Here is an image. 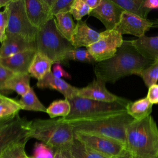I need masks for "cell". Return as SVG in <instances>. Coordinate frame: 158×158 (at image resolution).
<instances>
[{
    "mask_svg": "<svg viewBox=\"0 0 158 158\" xmlns=\"http://www.w3.org/2000/svg\"><path fill=\"white\" fill-rule=\"evenodd\" d=\"M153 62L143 57L133 46L131 40H123L113 57L96 62L94 72L96 78L106 83H115L123 77L135 75Z\"/></svg>",
    "mask_w": 158,
    "mask_h": 158,
    "instance_id": "obj_1",
    "label": "cell"
},
{
    "mask_svg": "<svg viewBox=\"0 0 158 158\" xmlns=\"http://www.w3.org/2000/svg\"><path fill=\"white\" fill-rule=\"evenodd\" d=\"M125 146L137 158H154L158 154V127L151 115L134 120L127 127Z\"/></svg>",
    "mask_w": 158,
    "mask_h": 158,
    "instance_id": "obj_2",
    "label": "cell"
},
{
    "mask_svg": "<svg viewBox=\"0 0 158 158\" xmlns=\"http://www.w3.org/2000/svg\"><path fill=\"white\" fill-rule=\"evenodd\" d=\"M133 120L127 111H124L98 117L66 122L72 125L74 132L102 136L125 144L127 128Z\"/></svg>",
    "mask_w": 158,
    "mask_h": 158,
    "instance_id": "obj_3",
    "label": "cell"
},
{
    "mask_svg": "<svg viewBox=\"0 0 158 158\" xmlns=\"http://www.w3.org/2000/svg\"><path fill=\"white\" fill-rule=\"evenodd\" d=\"M30 137L40 140L54 149L67 147L75 139L72 125L61 118L31 121Z\"/></svg>",
    "mask_w": 158,
    "mask_h": 158,
    "instance_id": "obj_4",
    "label": "cell"
},
{
    "mask_svg": "<svg viewBox=\"0 0 158 158\" xmlns=\"http://www.w3.org/2000/svg\"><path fill=\"white\" fill-rule=\"evenodd\" d=\"M35 44L37 52L46 56L53 64L65 62L68 52L75 49L57 30L54 17L39 29Z\"/></svg>",
    "mask_w": 158,
    "mask_h": 158,
    "instance_id": "obj_5",
    "label": "cell"
},
{
    "mask_svg": "<svg viewBox=\"0 0 158 158\" xmlns=\"http://www.w3.org/2000/svg\"><path fill=\"white\" fill-rule=\"evenodd\" d=\"M69 101L71 106L70 112L67 116L60 118L64 121L94 118L124 112L130 101L124 99L121 101L107 102L78 96Z\"/></svg>",
    "mask_w": 158,
    "mask_h": 158,
    "instance_id": "obj_6",
    "label": "cell"
},
{
    "mask_svg": "<svg viewBox=\"0 0 158 158\" xmlns=\"http://www.w3.org/2000/svg\"><path fill=\"white\" fill-rule=\"evenodd\" d=\"M8 6L9 17L6 33L19 35L29 41H35L39 29L30 22L26 13L24 0H10Z\"/></svg>",
    "mask_w": 158,
    "mask_h": 158,
    "instance_id": "obj_7",
    "label": "cell"
},
{
    "mask_svg": "<svg viewBox=\"0 0 158 158\" xmlns=\"http://www.w3.org/2000/svg\"><path fill=\"white\" fill-rule=\"evenodd\" d=\"M123 42L122 35L115 30H106L100 33L98 40L86 48L96 62L113 57Z\"/></svg>",
    "mask_w": 158,
    "mask_h": 158,
    "instance_id": "obj_8",
    "label": "cell"
},
{
    "mask_svg": "<svg viewBox=\"0 0 158 158\" xmlns=\"http://www.w3.org/2000/svg\"><path fill=\"white\" fill-rule=\"evenodd\" d=\"M30 123L18 114L0 127V156L10 145L30 138Z\"/></svg>",
    "mask_w": 158,
    "mask_h": 158,
    "instance_id": "obj_9",
    "label": "cell"
},
{
    "mask_svg": "<svg viewBox=\"0 0 158 158\" xmlns=\"http://www.w3.org/2000/svg\"><path fill=\"white\" fill-rule=\"evenodd\" d=\"M75 138L101 154L114 158L125 149L123 143L109 138L80 132H74Z\"/></svg>",
    "mask_w": 158,
    "mask_h": 158,
    "instance_id": "obj_10",
    "label": "cell"
},
{
    "mask_svg": "<svg viewBox=\"0 0 158 158\" xmlns=\"http://www.w3.org/2000/svg\"><path fill=\"white\" fill-rule=\"evenodd\" d=\"M152 26V20L144 19L134 14L123 11L120 21L114 28L122 35H131L138 38L145 35Z\"/></svg>",
    "mask_w": 158,
    "mask_h": 158,
    "instance_id": "obj_11",
    "label": "cell"
},
{
    "mask_svg": "<svg viewBox=\"0 0 158 158\" xmlns=\"http://www.w3.org/2000/svg\"><path fill=\"white\" fill-rule=\"evenodd\" d=\"M123 10L112 0H101L100 4L89 15L99 20L106 30H113L120 21Z\"/></svg>",
    "mask_w": 158,
    "mask_h": 158,
    "instance_id": "obj_12",
    "label": "cell"
},
{
    "mask_svg": "<svg viewBox=\"0 0 158 158\" xmlns=\"http://www.w3.org/2000/svg\"><path fill=\"white\" fill-rule=\"evenodd\" d=\"M106 84L105 82L95 78L87 86L78 88L77 96L82 98L107 102L121 101L125 99L109 91Z\"/></svg>",
    "mask_w": 158,
    "mask_h": 158,
    "instance_id": "obj_13",
    "label": "cell"
},
{
    "mask_svg": "<svg viewBox=\"0 0 158 158\" xmlns=\"http://www.w3.org/2000/svg\"><path fill=\"white\" fill-rule=\"evenodd\" d=\"M24 3L30 22L38 29L54 17L47 0H24Z\"/></svg>",
    "mask_w": 158,
    "mask_h": 158,
    "instance_id": "obj_14",
    "label": "cell"
},
{
    "mask_svg": "<svg viewBox=\"0 0 158 158\" xmlns=\"http://www.w3.org/2000/svg\"><path fill=\"white\" fill-rule=\"evenodd\" d=\"M36 52V49L26 50L10 57L0 58V64L14 73H27Z\"/></svg>",
    "mask_w": 158,
    "mask_h": 158,
    "instance_id": "obj_15",
    "label": "cell"
},
{
    "mask_svg": "<svg viewBox=\"0 0 158 158\" xmlns=\"http://www.w3.org/2000/svg\"><path fill=\"white\" fill-rule=\"evenodd\" d=\"M28 49H36L35 41H29L19 35L6 33L0 47V58L10 57Z\"/></svg>",
    "mask_w": 158,
    "mask_h": 158,
    "instance_id": "obj_16",
    "label": "cell"
},
{
    "mask_svg": "<svg viewBox=\"0 0 158 158\" xmlns=\"http://www.w3.org/2000/svg\"><path fill=\"white\" fill-rule=\"evenodd\" d=\"M99 36L100 33L91 28L86 21L81 20L77 21L70 42L75 48H87L96 42Z\"/></svg>",
    "mask_w": 158,
    "mask_h": 158,
    "instance_id": "obj_17",
    "label": "cell"
},
{
    "mask_svg": "<svg viewBox=\"0 0 158 158\" xmlns=\"http://www.w3.org/2000/svg\"><path fill=\"white\" fill-rule=\"evenodd\" d=\"M36 86L41 89L49 88L56 90L62 93L65 99L71 100L77 96L78 88H76L62 78L54 76L52 72L47 74L43 79L36 83Z\"/></svg>",
    "mask_w": 158,
    "mask_h": 158,
    "instance_id": "obj_18",
    "label": "cell"
},
{
    "mask_svg": "<svg viewBox=\"0 0 158 158\" xmlns=\"http://www.w3.org/2000/svg\"><path fill=\"white\" fill-rule=\"evenodd\" d=\"M132 44L145 58L154 61L158 59V36H143L131 40Z\"/></svg>",
    "mask_w": 158,
    "mask_h": 158,
    "instance_id": "obj_19",
    "label": "cell"
},
{
    "mask_svg": "<svg viewBox=\"0 0 158 158\" xmlns=\"http://www.w3.org/2000/svg\"><path fill=\"white\" fill-rule=\"evenodd\" d=\"M53 63L42 53L37 52L28 69L30 75L38 81L43 79L47 74L51 72Z\"/></svg>",
    "mask_w": 158,
    "mask_h": 158,
    "instance_id": "obj_20",
    "label": "cell"
},
{
    "mask_svg": "<svg viewBox=\"0 0 158 158\" xmlns=\"http://www.w3.org/2000/svg\"><path fill=\"white\" fill-rule=\"evenodd\" d=\"M152 110V104L146 97L130 101L126 107V111L134 120H140L151 115Z\"/></svg>",
    "mask_w": 158,
    "mask_h": 158,
    "instance_id": "obj_21",
    "label": "cell"
},
{
    "mask_svg": "<svg viewBox=\"0 0 158 158\" xmlns=\"http://www.w3.org/2000/svg\"><path fill=\"white\" fill-rule=\"evenodd\" d=\"M54 17L56 26L60 34L67 40L70 41L75 30L76 23L69 12L56 14Z\"/></svg>",
    "mask_w": 158,
    "mask_h": 158,
    "instance_id": "obj_22",
    "label": "cell"
},
{
    "mask_svg": "<svg viewBox=\"0 0 158 158\" xmlns=\"http://www.w3.org/2000/svg\"><path fill=\"white\" fill-rule=\"evenodd\" d=\"M123 11L134 14L144 19H147L150 11L144 6V0H112Z\"/></svg>",
    "mask_w": 158,
    "mask_h": 158,
    "instance_id": "obj_23",
    "label": "cell"
},
{
    "mask_svg": "<svg viewBox=\"0 0 158 158\" xmlns=\"http://www.w3.org/2000/svg\"><path fill=\"white\" fill-rule=\"evenodd\" d=\"M31 76L27 73H15L6 83L7 91L12 90L22 96L31 88L30 80Z\"/></svg>",
    "mask_w": 158,
    "mask_h": 158,
    "instance_id": "obj_24",
    "label": "cell"
},
{
    "mask_svg": "<svg viewBox=\"0 0 158 158\" xmlns=\"http://www.w3.org/2000/svg\"><path fill=\"white\" fill-rule=\"evenodd\" d=\"M67 148L73 158H108L86 146L75 138Z\"/></svg>",
    "mask_w": 158,
    "mask_h": 158,
    "instance_id": "obj_25",
    "label": "cell"
},
{
    "mask_svg": "<svg viewBox=\"0 0 158 158\" xmlns=\"http://www.w3.org/2000/svg\"><path fill=\"white\" fill-rule=\"evenodd\" d=\"M19 102L23 110L44 112L46 111V107L38 99L31 87L26 94L21 96Z\"/></svg>",
    "mask_w": 158,
    "mask_h": 158,
    "instance_id": "obj_26",
    "label": "cell"
},
{
    "mask_svg": "<svg viewBox=\"0 0 158 158\" xmlns=\"http://www.w3.org/2000/svg\"><path fill=\"white\" fill-rule=\"evenodd\" d=\"M70 109L71 106L68 99H59L51 102L46 108V112L51 118L59 116L65 117L69 114Z\"/></svg>",
    "mask_w": 158,
    "mask_h": 158,
    "instance_id": "obj_27",
    "label": "cell"
},
{
    "mask_svg": "<svg viewBox=\"0 0 158 158\" xmlns=\"http://www.w3.org/2000/svg\"><path fill=\"white\" fill-rule=\"evenodd\" d=\"M135 75L142 78L148 88L157 84L158 81V59L155 60L149 66L139 71Z\"/></svg>",
    "mask_w": 158,
    "mask_h": 158,
    "instance_id": "obj_28",
    "label": "cell"
},
{
    "mask_svg": "<svg viewBox=\"0 0 158 158\" xmlns=\"http://www.w3.org/2000/svg\"><path fill=\"white\" fill-rule=\"evenodd\" d=\"M19 101L10 98L0 104V118H12L19 114L21 110Z\"/></svg>",
    "mask_w": 158,
    "mask_h": 158,
    "instance_id": "obj_29",
    "label": "cell"
},
{
    "mask_svg": "<svg viewBox=\"0 0 158 158\" xmlns=\"http://www.w3.org/2000/svg\"><path fill=\"white\" fill-rule=\"evenodd\" d=\"M27 141H23L10 145L2 152L0 158H27L25 151Z\"/></svg>",
    "mask_w": 158,
    "mask_h": 158,
    "instance_id": "obj_30",
    "label": "cell"
},
{
    "mask_svg": "<svg viewBox=\"0 0 158 158\" xmlns=\"http://www.w3.org/2000/svg\"><path fill=\"white\" fill-rule=\"evenodd\" d=\"M70 60L85 63H96L87 49L79 48H75L68 52L66 55L65 62Z\"/></svg>",
    "mask_w": 158,
    "mask_h": 158,
    "instance_id": "obj_31",
    "label": "cell"
},
{
    "mask_svg": "<svg viewBox=\"0 0 158 158\" xmlns=\"http://www.w3.org/2000/svg\"><path fill=\"white\" fill-rule=\"evenodd\" d=\"M91 11V9L86 4L85 0H73L69 12L75 20L79 21L84 16L89 15Z\"/></svg>",
    "mask_w": 158,
    "mask_h": 158,
    "instance_id": "obj_32",
    "label": "cell"
},
{
    "mask_svg": "<svg viewBox=\"0 0 158 158\" xmlns=\"http://www.w3.org/2000/svg\"><path fill=\"white\" fill-rule=\"evenodd\" d=\"M73 0H47L50 6L52 14H56L70 12Z\"/></svg>",
    "mask_w": 158,
    "mask_h": 158,
    "instance_id": "obj_33",
    "label": "cell"
},
{
    "mask_svg": "<svg viewBox=\"0 0 158 158\" xmlns=\"http://www.w3.org/2000/svg\"><path fill=\"white\" fill-rule=\"evenodd\" d=\"M33 158H54V151L43 143H36L33 152Z\"/></svg>",
    "mask_w": 158,
    "mask_h": 158,
    "instance_id": "obj_34",
    "label": "cell"
},
{
    "mask_svg": "<svg viewBox=\"0 0 158 158\" xmlns=\"http://www.w3.org/2000/svg\"><path fill=\"white\" fill-rule=\"evenodd\" d=\"M9 17V9L8 4L4 7L2 11H0V43H2L6 38Z\"/></svg>",
    "mask_w": 158,
    "mask_h": 158,
    "instance_id": "obj_35",
    "label": "cell"
},
{
    "mask_svg": "<svg viewBox=\"0 0 158 158\" xmlns=\"http://www.w3.org/2000/svg\"><path fill=\"white\" fill-rule=\"evenodd\" d=\"M14 74L0 64V93L7 91L6 87V83Z\"/></svg>",
    "mask_w": 158,
    "mask_h": 158,
    "instance_id": "obj_36",
    "label": "cell"
},
{
    "mask_svg": "<svg viewBox=\"0 0 158 158\" xmlns=\"http://www.w3.org/2000/svg\"><path fill=\"white\" fill-rule=\"evenodd\" d=\"M52 73L54 77L59 78H65L67 79H70L72 77L71 75L63 69L59 62L53 64Z\"/></svg>",
    "mask_w": 158,
    "mask_h": 158,
    "instance_id": "obj_37",
    "label": "cell"
},
{
    "mask_svg": "<svg viewBox=\"0 0 158 158\" xmlns=\"http://www.w3.org/2000/svg\"><path fill=\"white\" fill-rule=\"evenodd\" d=\"M146 98L152 105L158 104V84H154L148 88Z\"/></svg>",
    "mask_w": 158,
    "mask_h": 158,
    "instance_id": "obj_38",
    "label": "cell"
},
{
    "mask_svg": "<svg viewBox=\"0 0 158 158\" xmlns=\"http://www.w3.org/2000/svg\"><path fill=\"white\" fill-rule=\"evenodd\" d=\"M54 158H69L66 148H62L55 149Z\"/></svg>",
    "mask_w": 158,
    "mask_h": 158,
    "instance_id": "obj_39",
    "label": "cell"
},
{
    "mask_svg": "<svg viewBox=\"0 0 158 158\" xmlns=\"http://www.w3.org/2000/svg\"><path fill=\"white\" fill-rule=\"evenodd\" d=\"M144 6L150 10L158 9V0H145Z\"/></svg>",
    "mask_w": 158,
    "mask_h": 158,
    "instance_id": "obj_40",
    "label": "cell"
},
{
    "mask_svg": "<svg viewBox=\"0 0 158 158\" xmlns=\"http://www.w3.org/2000/svg\"><path fill=\"white\" fill-rule=\"evenodd\" d=\"M85 2L92 10L100 4L101 0H85Z\"/></svg>",
    "mask_w": 158,
    "mask_h": 158,
    "instance_id": "obj_41",
    "label": "cell"
},
{
    "mask_svg": "<svg viewBox=\"0 0 158 158\" xmlns=\"http://www.w3.org/2000/svg\"><path fill=\"white\" fill-rule=\"evenodd\" d=\"M114 158H137V157L125 149L119 156Z\"/></svg>",
    "mask_w": 158,
    "mask_h": 158,
    "instance_id": "obj_42",
    "label": "cell"
},
{
    "mask_svg": "<svg viewBox=\"0 0 158 158\" xmlns=\"http://www.w3.org/2000/svg\"><path fill=\"white\" fill-rule=\"evenodd\" d=\"M14 117H12V118H0V127L2 126V125H4V123L8 122L9 121H10V120L13 119Z\"/></svg>",
    "mask_w": 158,
    "mask_h": 158,
    "instance_id": "obj_43",
    "label": "cell"
},
{
    "mask_svg": "<svg viewBox=\"0 0 158 158\" xmlns=\"http://www.w3.org/2000/svg\"><path fill=\"white\" fill-rule=\"evenodd\" d=\"M10 98H8V97H7V96H6L0 93V104L2 103V102H4V101H6L9 100Z\"/></svg>",
    "mask_w": 158,
    "mask_h": 158,
    "instance_id": "obj_44",
    "label": "cell"
},
{
    "mask_svg": "<svg viewBox=\"0 0 158 158\" xmlns=\"http://www.w3.org/2000/svg\"><path fill=\"white\" fill-rule=\"evenodd\" d=\"M152 28H158V19L154 20H152Z\"/></svg>",
    "mask_w": 158,
    "mask_h": 158,
    "instance_id": "obj_45",
    "label": "cell"
},
{
    "mask_svg": "<svg viewBox=\"0 0 158 158\" xmlns=\"http://www.w3.org/2000/svg\"><path fill=\"white\" fill-rule=\"evenodd\" d=\"M65 148H66V149H67V152L68 157H69V158H73V156H72V154H70V151H69V149H68L67 147H65Z\"/></svg>",
    "mask_w": 158,
    "mask_h": 158,
    "instance_id": "obj_46",
    "label": "cell"
},
{
    "mask_svg": "<svg viewBox=\"0 0 158 158\" xmlns=\"http://www.w3.org/2000/svg\"><path fill=\"white\" fill-rule=\"evenodd\" d=\"M154 158H158V154H157L155 157H154Z\"/></svg>",
    "mask_w": 158,
    "mask_h": 158,
    "instance_id": "obj_47",
    "label": "cell"
},
{
    "mask_svg": "<svg viewBox=\"0 0 158 158\" xmlns=\"http://www.w3.org/2000/svg\"><path fill=\"white\" fill-rule=\"evenodd\" d=\"M27 158H33V157H28V156H27Z\"/></svg>",
    "mask_w": 158,
    "mask_h": 158,
    "instance_id": "obj_48",
    "label": "cell"
}]
</instances>
